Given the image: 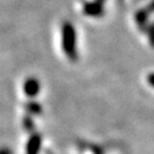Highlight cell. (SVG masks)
Returning <instances> with one entry per match:
<instances>
[{
    "label": "cell",
    "instance_id": "8992f818",
    "mask_svg": "<svg viewBox=\"0 0 154 154\" xmlns=\"http://www.w3.org/2000/svg\"><path fill=\"white\" fill-rule=\"evenodd\" d=\"M23 125H24V128H25L28 131H32L33 129H34V122H33V119L31 118V116L24 118Z\"/></svg>",
    "mask_w": 154,
    "mask_h": 154
},
{
    "label": "cell",
    "instance_id": "5b68a950",
    "mask_svg": "<svg viewBox=\"0 0 154 154\" xmlns=\"http://www.w3.org/2000/svg\"><path fill=\"white\" fill-rule=\"evenodd\" d=\"M25 109H26V111H28L31 116H37V114H40L42 112L41 106L38 103H35V102H30V103H28V104L25 105Z\"/></svg>",
    "mask_w": 154,
    "mask_h": 154
},
{
    "label": "cell",
    "instance_id": "52a82bcc",
    "mask_svg": "<svg viewBox=\"0 0 154 154\" xmlns=\"http://www.w3.org/2000/svg\"><path fill=\"white\" fill-rule=\"evenodd\" d=\"M149 38L151 46H153L154 47V24L149 29Z\"/></svg>",
    "mask_w": 154,
    "mask_h": 154
},
{
    "label": "cell",
    "instance_id": "ba28073f",
    "mask_svg": "<svg viewBox=\"0 0 154 154\" xmlns=\"http://www.w3.org/2000/svg\"><path fill=\"white\" fill-rule=\"evenodd\" d=\"M0 154H13L11 149H8V147H1L0 149Z\"/></svg>",
    "mask_w": 154,
    "mask_h": 154
},
{
    "label": "cell",
    "instance_id": "30bf717a",
    "mask_svg": "<svg viewBox=\"0 0 154 154\" xmlns=\"http://www.w3.org/2000/svg\"><path fill=\"white\" fill-rule=\"evenodd\" d=\"M95 1H97L98 4H100V5H103V4H104V1H105V0H95Z\"/></svg>",
    "mask_w": 154,
    "mask_h": 154
},
{
    "label": "cell",
    "instance_id": "7a4b0ae2",
    "mask_svg": "<svg viewBox=\"0 0 154 154\" xmlns=\"http://www.w3.org/2000/svg\"><path fill=\"white\" fill-rule=\"evenodd\" d=\"M23 88H24V93L29 97H34L40 91V83L35 78H28L23 85Z\"/></svg>",
    "mask_w": 154,
    "mask_h": 154
},
{
    "label": "cell",
    "instance_id": "277c9868",
    "mask_svg": "<svg viewBox=\"0 0 154 154\" xmlns=\"http://www.w3.org/2000/svg\"><path fill=\"white\" fill-rule=\"evenodd\" d=\"M41 146V136L39 134H33L28 140L26 154H38Z\"/></svg>",
    "mask_w": 154,
    "mask_h": 154
},
{
    "label": "cell",
    "instance_id": "3957f363",
    "mask_svg": "<svg viewBox=\"0 0 154 154\" xmlns=\"http://www.w3.org/2000/svg\"><path fill=\"white\" fill-rule=\"evenodd\" d=\"M83 11L86 15L93 17H100L104 14V9H103V5L98 4L97 1L94 2H86L83 5Z\"/></svg>",
    "mask_w": 154,
    "mask_h": 154
},
{
    "label": "cell",
    "instance_id": "6da1fadb",
    "mask_svg": "<svg viewBox=\"0 0 154 154\" xmlns=\"http://www.w3.org/2000/svg\"><path fill=\"white\" fill-rule=\"evenodd\" d=\"M75 41H77V35L73 24L70 22H64L62 26V46L65 55L73 62L78 60Z\"/></svg>",
    "mask_w": 154,
    "mask_h": 154
},
{
    "label": "cell",
    "instance_id": "9c48e42d",
    "mask_svg": "<svg viewBox=\"0 0 154 154\" xmlns=\"http://www.w3.org/2000/svg\"><path fill=\"white\" fill-rule=\"evenodd\" d=\"M147 82H149L152 87H154V73L149 74V77H147Z\"/></svg>",
    "mask_w": 154,
    "mask_h": 154
}]
</instances>
